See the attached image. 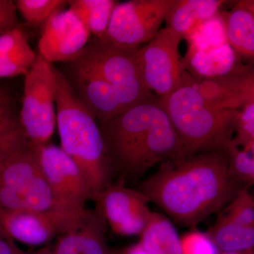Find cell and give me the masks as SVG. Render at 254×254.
Returning a JSON list of instances; mask_svg holds the SVG:
<instances>
[{
	"mask_svg": "<svg viewBox=\"0 0 254 254\" xmlns=\"http://www.w3.org/2000/svg\"><path fill=\"white\" fill-rule=\"evenodd\" d=\"M180 238L182 254H218V250L205 232L192 228Z\"/></svg>",
	"mask_w": 254,
	"mask_h": 254,
	"instance_id": "30",
	"label": "cell"
},
{
	"mask_svg": "<svg viewBox=\"0 0 254 254\" xmlns=\"http://www.w3.org/2000/svg\"><path fill=\"white\" fill-rule=\"evenodd\" d=\"M12 118V111L10 106L9 98L4 93H0V124Z\"/></svg>",
	"mask_w": 254,
	"mask_h": 254,
	"instance_id": "34",
	"label": "cell"
},
{
	"mask_svg": "<svg viewBox=\"0 0 254 254\" xmlns=\"http://www.w3.org/2000/svg\"><path fill=\"white\" fill-rule=\"evenodd\" d=\"M140 237V245L149 254H182L176 228L163 214L153 212Z\"/></svg>",
	"mask_w": 254,
	"mask_h": 254,
	"instance_id": "22",
	"label": "cell"
},
{
	"mask_svg": "<svg viewBox=\"0 0 254 254\" xmlns=\"http://www.w3.org/2000/svg\"><path fill=\"white\" fill-rule=\"evenodd\" d=\"M231 143L242 149L254 151V101L240 110Z\"/></svg>",
	"mask_w": 254,
	"mask_h": 254,
	"instance_id": "29",
	"label": "cell"
},
{
	"mask_svg": "<svg viewBox=\"0 0 254 254\" xmlns=\"http://www.w3.org/2000/svg\"><path fill=\"white\" fill-rule=\"evenodd\" d=\"M189 48L205 50L228 43L223 17L216 15L200 23L187 37Z\"/></svg>",
	"mask_w": 254,
	"mask_h": 254,
	"instance_id": "25",
	"label": "cell"
},
{
	"mask_svg": "<svg viewBox=\"0 0 254 254\" xmlns=\"http://www.w3.org/2000/svg\"><path fill=\"white\" fill-rule=\"evenodd\" d=\"M186 74L200 95L215 108L240 110L254 101V71L252 64L221 77L195 79L187 71Z\"/></svg>",
	"mask_w": 254,
	"mask_h": 254,
	"instance_id": "13",
	"label": "cell"
},
{
	"mask_svg": "<svg viewBox=\"0 0 254 254\" xmlns=\"http://www.w3.org/2000/svg\"><path fill=\"white\" fill-rule=\"evenodd\" d=\"M91 199L106 224L120 236H140L153 213L141 190L128 188L122 180L97 192Z\"/></svg>",
	"mask_w": 254,
	"mask_h": 254,
	"instance_id": "9",
	"label": "cell"
},
{
	"mask_svg": "<svg viewBox=\"0 0 254 254\" xmlns=\"http://www.w3.org/2000/svg\"><path fill=\"white\" fill-rule=\"evenodd\" d=\"M218 254H254V249L242 252H218Z\"/></svg>",
	"mask_w": 254,
	"mask_h": 254,
	"instance_id": "36",
	"label": "cell"
},
{
	"mask_svg": "<svg viewBox=\"0 0 254 254\" xmlns=\"http://www.w3.org/2000/svg\"><path fill=\"white\" fill-rule=\"evenodd\" d=\"M22 135L19 123L14 118L0 124V149Z\"/></svg>",
	"mask_w": 254,
	"mask_h": 254,
	"instance_id": "32",
	"label": "cell"
},
{
	"mask_svg": "<svg viewBox=\"0 0 254 254\" xmlns=\"http://www.w3.org/2000/svg\"><path fill=\"white\" fill-rule=\"evenodd\" d=\"M249 189L244 187L220 215L243 226L254 227V200Z\"/></svg>",
	"mask_w": 254,
	"mask_h": 254,
	"instance_id": "28",
	"label": "cell"
},
{
	"mask_svg": "<svg viewBox=\"0 0 254 254\" xmlns=\"http://www.w3.org/2000/svg\"><path fill=\"white\" fill-rule=\"evenodd\" d=\"M227 170L232 180L244 186L254 183V151L242 149L230 143L225 150Z\"/></svg>",
	"mask_w": 254,
	"mask_h": 254,
	"instance_id": "26",
	"label": "cell"
},
{
	"mask_svg": "<svg viewBox=\"0 0 254 254\" xmlns=\"http://www.w3.org/2000/svg\"><path fill=\"white\" fill-rule=\"evenodd\" d=\"M55 67L41 55L25 75L19 123L32 148L48 144L57 124Z\"/></svg>",
	"mask_w": 254,
	"mask_h": 254,
	"instance_id": "6",
	"label": "cell"
},
{
	"mask_svg": "<svg viewBox=\"0 0 254 254\" xmlns=\"http://www.w3.org/2000/svg\"><path fill=\"white\" fill-rule=\"evenodd\" d=\"M90 36L72 10H62L46 21L38 42V55L51 64L72 62L86 48Z\"/></svg>",
	"mask_w": 254,
	"mask_h": 254,
	"instance_id": "12",
	"label": "cell"
},
{
	"mask_svg": "<svg viewBox=\"0 0 254 254\" xmlns=\"http://www.w3.org/2000/svg\"><path fill=\"white\" fill-rule=\"evenodd\" d=\"M115 254H123V252H120V253H118V252H117Z\"/></svg>",
	"mask_w": 254,
	"mask_h": 254,
	"instance_id": "37",
	"label": "cell"
},
{
	"mask_svg": "<svg viewBox=\"0 0 254 254\" xmlns=\"http://www.w3.org/2000/svg\"><path fill=\"white\" fill-rule=\"evenodd\" d=\"M33 51L23 30L15 28L0 36V78L26 75L36 62Z\"/></svg>",
	"mask_w": 254,
	"mask_h": 254,
	"instance_id": "18",
	"label": "cell"
},
{
	"mask_svg": "<svg viewBox=\"0 0 254 254\" xmlns=\"http://www.w3.org/2000/svg\"><path fill=\"white\" fill-rule=\"evenodd\" d=\"M17 13L11 0H0V36L18 27Z\"/></svg>",
	"mask_w": 254,
	"mask_h": 254,
	"instance_id": "31",
	"label": "cell"
},
{
	"mask_svg": "<svg viewBox=\"0 0 254 254\" xmlns=\"http://www.w3.org/2000/svg\"><path fill=\"white\" fill-rule=\"evenodd\" d=\"M80 99L100 123H106L124 113L113 88L93 73L75 67Z\"/></svg>",
	"mask_w": 254,
	"mask_h": 254,
	"instance_id": "17",
	"label": "cell"
},
{
	"mask_svg": "<svg viewBox=\"0 0 254 254\" xmlns=\"http://www.w3.org/2000/svg\"><path fill=\"white\" fill-rule=\"evenodd\" d=\"M177 0H131L118 3L101 38L117 46L138 48L154 38Z\"/></svg>",
	"mask_w": 254,
	"mask_h": 254,
	"instance_id": "7",
	"label": "cell"
},
{
	"mask_svg": "<svg viewBox=\"0 0 254 254\" xmlns=\"http://www.w3.org/2000/svg\"><path fill=\"white\" fill-rule=\"evenodd\" d=\"M0 254H29V252L21 250L14 240L0 234Z\"/></svg>",
	"mask_w": 254,
	"mask_h": 254,
	"instance_id": "33",
	"label": "cell"
},
{
	"mask_svg": "<svg viewBox=\"0 0 254 254\" xmlns=\"http://www.w3.org/2000/svg\"><path fill=\"white\" fill-rule=\"evenodd\" d=\"M182 36L166 26L142 48L138 55L145 86L159 98L171 94L180 86L185 72L180 53Z\"/></svg>",
	"mask_w": 254,
	"mask_h": 254,
	"instance_id": "8",
	"label": "cell"
},
{
	"mask_svg": "<svg viewBox=\"0 0 254 254\" xmlns=\"http://www.w3.org/2000/svg\"><path fill=\"white\" fill-rule=\"evenodd\" d=\"M42 177L71 205L85 208L92 192L81 170L60 147L46 144L37 148Z\"/></svg>",
	"mask_w": 254,
	"mask_h": 254,
	"instance_id": "11",
	"label": "cell"
},
{
	"mask_svg": "<svg viewBox=\"0 0 254 254\" xmlns=\"http://www.w3.org/2000/svg\"><path fill=\"white\" fill-rule=\"evenodd\" d=\"M244 187L229 175L226 153L218 150L164 162L138 190L176 223L194 228Z\"/></svg>",
	"mask_w": 254,
	"mask_h": 254,
	"instance_id": "1",
	"label": "cell"
},
{
	"mask_svg": "<svg viewBox=\"0 0 254 254\" xmlns=\"http://www.w3.org/2000/svg\"><path fill=\"white\" fill-rule=\"evenodd\" d=\"M168 115L180 144L175 161L208 152L225 150L235 136L240 110L220 109L209 104L183 73L171 94L157 98Z\"/></svg>",
	"mask_w": 254,
	"mask_h": 254,
	"instance_id": "3",
	"label": "cell"
},
{
	"mask_svg": "<svg viewBox=\"0 0 254 254\" xmlns=\"http://www.w3.org/2000/svg\"><path fill=\"white\" fill-rule=\"evenodd\" d=\"M99 127L113 173L120 174L124 182L136 181L156 164L176 160L180 155V141L157 99Z\"/></svg>",
	"mask_w": 254,
	"mask_h": 254,
	"instance_id": "2",
	"label": "cell"
},
{
	"mask_svg": "<svg viewBox=\"0 0 254 254\" xmlns=\"http://www.w3.org/2000/svg\"><path fill=\"white\" fill-rule=\"evenodd\" d=\"M223 19L230 46L240 58L253 62L254 1H238Z\"/></svg>",
	"mask_w": 254,
	"mask_h": 254,
	"instance_id": "19",
	"label": "cell"
},
{
	"mask_svg": "<svg viewBox=\"0 0 254 254\" xmlns=\"http://www.w3.org/2000/svg\"><path fill=\"white\" fill-rule=\"evenodd\" d=\"M229 43L205 50L189 48L182 59L184 69L195 79L227 76L239 71L245 65Z\"/></svg>",
	"mask_w": 254,
	"mask_h": 254,
	"instance_id": "16",
	"label": "cell"
},
{
	"mask_svg": "<svg viewBox=\"0 0 254 254\" xmlns=\"http://www.w3.org/2000/svg\"><path fill=\"white\" fill-rule=\"evenodd\" d=\"M106 222L99 212L88 210L77 227L29 254H115L107 244Z\"/></svg>",
	"mask_w": 254,
	"mask_h": 254,
	"instance_id": "14",
	"label": "cell"
},
{
	"mask_svg": "<svg viewBox=\"0 0 254 254\" xmlns=\"http://www.w3.org/2000/svg\"><path fill=\"white\" fill-rule=\"evenodd\" d=\"M88 210L75 213H40L0 209V234L33 247H43L78 226Z\"/></svg>",
	"mask_w": 254,
	"mask_h": 254,
	"instance_id": "10",
	"label": "cell"
},
{
	"mask_svg": "<svg viewBox=\"0 0 254 254\" xmlns=\"http://www.w3.org/2000/svg\"><path fill=\"white\" fill-rule=\"evenodd\" d=\"M66 4L68 1L64 0H17L15 6L26 21L38 24L46 22Z\"/></svg>",
	"mask_w": 254,
	"mask_h": 254,
	"instance_id": "27",
	"label": "cell"
},
{
	"mask_svg": "<svg viewBox=\"0 0 254 254\" xmlns=\"http://www.w3.org/2000/svg\"><path fill=\"white\" fill-rule=\"evenodd\" d=\"M61 196L41 176L22 189V210L40 213H75L83 212Z\"/></svg>",
	"mask_w": 254,
	"mask_h": 254,
	"instance_id": "21",
	"label": "cell"
},
{
	"mask_svg": "<svg viewBox=\"0 0 254 254\" xmlns=\"http://www.w3.org/2000/svg\"><path fill=\"white\" fill-rule=\"evenodd\" d=\"M55 75L60 148L81 170L93 195L109 186L114 173L99 125L69 82L55 68Z\"/></svg>",
	"mask_w": 254,
	"mask_h": 254,
	"instance_id": "4",
	"label": "cell"
},
{
	"mask_svg": "<svg viewBox=\"0 0 254 254\" xmlns=\"http://www.w3.org/2000/svg\"><path fill=\"white\" fill-rule=\"evenodd\" d=\"M41 175L36 149L24 135L0 149V185L23 188Z\"/></svg>",
	"mask_w": 254,
	"mask_h": 254,
	"instance_id": "15",
	"label": "cell"
},
{
	"mask_svg": "<svg viewBox=\"0 0 254 254\" xmlns=\"http://www.w3.org/2000/svg\"><path fill=\"white\" fill-rule=\"evenodd\" d=\"M226 1L221 0H177L166 21L167 26L186 38L200 23L218 14Z\"/></svg>",
	"mask_w": 254,
	"mask_h": 254,
	"instance_id": "20",
	"label": "cell"
},
{
	"mask_svg": "<svg viewBox=\"0 0 254 254\" xmlns=\"http://www.w3.org/2000/svg\"><path fill=\"white\" fill-rule=\"evenodd\" d=\"M138 48L119 46L95 38L72 63L75 67L89 71L109 85L125 112L157 99L142 78Z\"/></svg>",
	"mask_w": 254,
	"mask_h": 254,
	"instance_id": "5",
	"label": "cell"
},
{
	"mask_svg": "<svg viewBox=\"0 0 254 254\" xmlns=\"http://www.w3.org/2000/svg\"><path fill=\"white\" fill-rule=\"evenodd\" d=\"M114 0H71L69 9L81 20L88 32L101 39L106 33L115 6Z\"/></svg>",
	"mask_w": 254,
	"mask_h": 254,
	"instance_id": "24",
	"label": "cell"
},
{
	"mask_svg": "<svg viewBox=\"0 0 254 254\" xmlns=\"http://www.w3.org/2000/svg\"><path fill=\"white\" fill-rule=\"evenodd\" d=\"M123 252V254H149L142 247L139 242L131 246Z\"/></svg>",
	"mask_w": 254,
	"mask_h": 254,
	"instance_id": "35",
	"label": "cell"
},
{
	"mask_svg": "<svg viewBox=\"0 0 254 254\" xmlns=\"http://www.w3.org/2000/svg\"><path fill=\"white\" fill-rule=\"evenodd\" d=\"M205 233L220 252H242L254 249V227L243 226L220 214Z\"/></svg>",
	"mask_w": 254,
	"mask_h": 254,
	"instance_id": "23",
	"label": "cell"
}]
</instances>
